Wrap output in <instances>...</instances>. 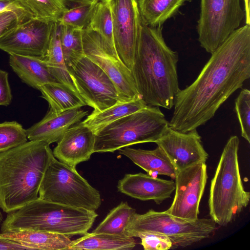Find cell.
Instances as JSON below:
<instances>
[{
    "mask_svg": "<svg viewBox=\"0 0 250 250\" xmlns=\"http://www.w3.org/2000/svg\"><path fill=\"white\" fill-rule=\"evenodd\" d=\"M250 78V25L235 30L211 54L196 80L175 96L169 126L196 129Z\"/></svg>",
    "mask_w": 250,
    "mask_h": 250,
    "instance_id": "obj_1",
    "label": "cell"
},
{
    "mask_svg": "<svg viewBox=\"0 0 250 250\" xmlns=\"http://www.w3.org/2000/svg\"><path fill=\"white\" fill-rule=\"evenodd\" d=\"M162 26L142 22L139 40L130 71L138 93L147 105L171 109L180 90L179 57L166 44Z\"/></svg>",
    "mask_w": 250,
    "mask_h": 250,
    "instance_id": "obj_2",
    "label": "cell"
},
{
    "mask_svg": "<svg viewBox=\"0 0 250 250\" xmlns=\"http://www.w3.org/2000/svg\"><path fill=\"white\" fill-rule=\"evenodd\" d=\"M50 145L29 141L0 153V208L8 213L39 198L47 168L54 157Z\"/></svg>",
    "mask_w": 250,
    "mask_h": 250,
    "instance_id": "obj_3",
    "label": "cell"
},
{
    "mask_svg": "<svg viewBox=\"0 0 250 250\" xmlns=\"http://www.w3.org/2000/svg\"><path fill=\"white\" fill-rule=\"evenodd\" d=\"M98 214L95 211L66 206L38 198L8 213L1 233L22 230L49 231L71 237L88 232Z\"/></svg>",
    "mask_w": 250,
    "mask_h": 250,
    "instance_id": "obj_4",
    "label": "cell"
},
{
    "mask_svg": "<svg viewBox=\"0 0 250 250\" xmlns=\"http://www.w3.org/2000/svg\"><path fill=\"white\" fill-rule=\"evenodd\" d=\"M239 139L231 136L222 152L210 186L208 208L211 218L220 226L232 223L249 205L238 160Z\"/></svg>",
    "mask_w": 250,
    "mask_h": 250,
    "instance_id": "obj_5",
    "label": "cell"
},
{
    "mask_svg": "<svg viewBox=\"0 0 250 250\" xmlns=\"http://www.w3.org/2000/svg\"><path fill=\"white\" fill-rule=\"evenodd\" d=\"M168 127L169 122L159 107L147 105L99 130L94 152H113L137 144L155 143Z\"/></svg>",
    "mask_w": 250,
    "mask_h": 250,
    "instance_id": "obj_6",
    "label": "cell"
},
{
    "mask_svg": "<svg viewBox=\"0 0 250 250\" xmlns=\"http://www.w3.org/2000/svg\"><path fill=\"white\" fill-rule=\"evenodd\" d=\"M39 198L79 208L96 211L101 205L99 191L76 168L54 157L42 180Z\"/></svg>",
    "mask_w": 250,
    "mask_h": 250,
    "instance_id": "obj_7",
    "label": "cell"
},
{
    "mask_svg": "<svg viewBox=\"0 0 250 250\" xmlns=\"http://www.w3.org/2000/svg\"><path fill=\"white\" fill-rule=\"evenodd\" d=\"M211 218H199L189 221L173 216L165 211L149 209L143 214L135 212L125 230L126 236L134 237L140 232H155L167 236L172 249L186 247L209 237L216 229Z\"/></svg>",
    "mask_w": 250,
    "mask_h": 250,
    "instance_id": "obj_8",
    "label": "cell"
},
{
    "mask_svg": "<svg viewBox=\"0 0 250 250\" xmlns=\"http://www.w3.org/2000/svg\"><path fill=\"white\" fill-rule=\"evenodd\" d=\"M245 16L240 0H201L198 41L211 54L237 29Z\"/></svg>",
    "mask_w": 250,
    "mask_h": 250,
    "instance_id": "obj_9",
    "label": "cell"
},
{
    "mask_svg": "<svg viewBox=\"0 0 250 250\" xmlns=\"http://www.w3.org/2000/svg\"><path fill=\"white\" fill-rule=\"evenodd\" d=\"M73 83L86 105L101 111L121 102L114 83L104 71L85 56L68 68Z\"/></svg>",
    "mask_w": 250,
    "mask_h": 250,
    "instance_id": "obj_10",
    "label": "cell"
},
{
    "mask_svg": "<svg viewBox=\"0 0 250 250\" xmlns=\"http://www.w3.org/2000/svg\"><path fill=\"white\" fill-rule=\"evenodd\" d=\"M82 37L84 56L100 66L111 79L118 92L120 102H126L141 98L130 70L101 36L86 28L83 30Z\"/></svg>",
    "mask_w": 250,
    "mask_h": 250,
    "instance_id": "obj_11",
    "label": "cell"
},
{
    "mask_svg": "<svg viewBox=\"0 0 250 250\" xmlns=\"http://www.w3.org/2000/svg\"><path fill=\"white\" fill-rule=\"evenodd\" d=\"M174 179V197L165 211L186 220H196L208 179L206 163H199L178 171Z\"/></svg>",
    "mask_w": 250,
    "mask_h": 250,
    "instance_id": "obj_12",
    "label": "cell"
},
{
    "mask_svg": "<svg viewBox=\"0 0 250 250\" xmlns=\"http://www.w3.org/2000/svg\"><path fill=\"white\" fill-rule=\"evenodd\" d=\"M113 36L119 58L130 70L142 20L138 0H111Z\"/></svg>",
    "mask_w": 250,
    "mask_h": 250,
    "instance_id": "obj_13",
    "label": "cell"
},
{
    "mask_svg": "<svg viewBox=\"0 0 250 250\" xmlns=\"http://www.w3.org/2000/svg\"><path fill=\"white\" fill-rule=\"evenodd\" d=\"M53 21L34 17L0 38V49L9 54L43 57Z\"/></svg>",
    "mask_w": 250,
    "mask_h": 250,
    "instance_id": "obj_14",
    "label": "cell"
},
{
    "mask_svg": "<svg viewBox=\"0 0 250 250\" xmlns=\"http://www.w3.org/2000/svg\"><path fill=\"white\" fill-rule=\"evenodd\" d=\"M155 143L163 149L178 171L206 163L208 157L196 129L183 132L169 126Z\"/></svg>",
    "mask_w": 250,
    "mask_h": 250,
    "instance_id": "obj_15",
    "label": "cell"
},
{
    "mask_svg": "<svg viewBox=\"0 0 250 250\" xmlns=\"http://www.w3.org/2000/svg\"><path fill=\"white\" fill-rule=\"evenodd\" d=\"M95 136V133L80 122L63 133L53 150V155L59 161L76 168L94 153Z\"/></svg>",
    "mask_w": 250,
    "mask_h": 250,
    "instance_id": "obj_16",
    "label": "cell"
},
{
    "mask_svg": "<svg viewBox=\"0 0 250 250\" xmlns=\"http://www.w3.org/2000/svg\"><path fill=\"white\" fill-rule=\"evenodd\" d=\"M175 188V182L148 174H125L118 181L119 191L141 201H154L160 204L171 197Z\"/></svg>",
    "mask_w": 250,
    "mask_h": 250,
    "instance_id": "obj_17",
    "label": "cell"
},
{
    "mask_svg": "<svg viewBox=\"0 0 250 250\" xmlns=\"http://www.w3.org/2000/svg\"><path fill=\"white\" fill-rule=\"evenodd\" d=\"M88 114V111L80 108L59 113L49 110L41 121L26 129L27 139L29 141H42L49 145L57 142L70 127Z\"/></svg>",
    "mask_w": 250,
    "mask_h": 250,
    "instance_id": "obj_18",
    "label": "cell"
},
{
    "mask_svg": "<svg viewBox=\"0 0 250 250\" xmlns=\"http://www.w3.org/2000/svg\"><path fill=\"white\" fill-rule=\"evenodd\" d=\"M118 150L119 154L128 158L150 175H163L172 179L175 178L177 170L165 152L158 146L153 150L126 146Z\"/></svg>",
    "mask_w": 250,
    "mask_h": 250,
    "instance_id": "obj_19",
    "label": "cell"
},
{
    "mask_svg": "<svg viewBox=\"0 0 250 250\" xmlns=\"http://www.w3.org/2000/svg\"><path fill=\"white\" fill-rule=\"evenodd\" d=\"M9 64L22 82L38 90L47 83H60L49 71L43 57L9 54Z\"/></svg>",
    "mask_w": 250,
    "mask_h": 250,
    "instance_id": "obj_20",
    "label": "cell"
},
{
    "mask_svg": "<svg viewBox=\"0 0 250 250\" xmlns=\"http://www.w3.org/2000/svg\"><path fill=\"white\" fill-rule=\"evenodd\" d=\"M1 233L30 250H67L72 242L70 237L65 235L42 230H22Z\"/></svg>",
    "mask_w": 250,
    "mask_h": 250,
    "instance_id": "obj_21",
    "label": "cell"
},
{
    "mask_svg": "<svg viewBox=\"0 0 250 250\" xmlns=\"http://www.w3.org/2000/svg\"><path fill=\"white\" fill-rule=\"evenodd\" d=\"M136 245L133 237L105 233H88L72 240L67 250H129Z\"/></svg>",
    "mask_w": 250,
    "mask_h": 250,
    "instance_id": "obj_22",
    "label": "cell"
},
{
    "mask_svg": "<svg viewBox=\"0 0 250 250\" xmlns=\"http://www.w3.org/2000/svg\"><path fill=\"white\" fill-rule=\"evenodd\" d=\"M42 97L49 104L51 111L59 113L86 105L79 94L61 83H47L39 87Z\"/></svg>",
    "mask_w": 250,
    "mask_h": 250,
    "instance_id": "obj_23",
    "label": "cell"
},
{
    "mask_svg": "<svg viewBox=\"0 0 250 250\" xmlns=\"http://www.w3.org/2000/svg\"><path fill=\"white\" fill-rule=\"evenodd\" d=\"M61 27L59 22H54L47 51L43 58L49 71L57 80L77 92L69 74L62 54Z\"/></svg>",
    "mask_w": 250,
    "mask_h": 250,
    "instance_id": "obj_24",
    "label": "cell"
},
{
    "mask_svg": "<svg viewBox=\"0 0 250 250\" xmlns=\"http://www.w3.org/2000/svg\"><path fill=\"white\" fill-rule=\"evenodd\" d=\"M147 106L141 98L126 102H118L101 111L93 110L83 123L95 134L100 129L124 116L140 110Z\"/></svg>",
    "mask_w": 250,
    "mask_h": 250,
    "instance_id": "obj_25",
    "label": "cell"
},
{
    "mask_svg": "<svg viewBox=\"0 0 250 250\" xmlns=\"http://www.w3.org/2000/svg\"><path fill=\"white\" fill-rule=\"evenodd\" d=\"M188 0H138L142 21L150 27L162 26Z\"/></svg>",
    "mask_w": 250,
    "mask_h": 250,
    "instance_id": "obj_26",
    "label": "cell"
},
{
    "mask_svg": "<svg viewBox=\"0 0 250 250\" xmlns=\"http://www.w3.org/2000/svg\"><path fill=\"white\" fill-rule=\"evenodd\" d=\"M62 0L65 11L58 22L82 30L88 27L99 0Z\"/></svg>",
    "mask_w": 250,
    "mask_h": 250,
    "instance_id": "obj_27",
    "label": "cell"
},
{
    "mask_svg": "<svg viewBox=\"0 0 250 250\" xmlns=\"http://www.w3.org/2000/svg\"><path fill=\"white\" fill-rule=\"evenodd\" d=\"M135 212V209L126 202H122L109 212L92 232L125 235V229Z\"/></svg>",
    "mask_w": 250,
    "mask_h": 250,
    "instance_id": "obj_28",
    "label": "cell"
},
{
    "mask_svg": "<svg viewBox=\"0 0 250 250\" xmlns=\"http://www.w3.org/2000/svg\"><path fill=\"white\" fill-rule=\"evenodd\" d=\"M87 28L98 33L111 50L117 53L113 36L111 0H99Z\"/></svg>",
    "mask_w": 250,
    "mask_h": 250,
    "instance_id": "obj_29",
    "label": "cell"
},
{
    "mask_svg": "<svg viewBox=\"0 0 250 250\" xmlns=\"http://www.w3.org/2000/svg\"><path fill=\"white\" fill-rule=\"evenodd\" d=\"M61 42L67 69L84 56L83 44V30L61 25Z\"/></svg>",
    "mask_w": 250,
    "mask_h": 250,
    "instance_id": "obj_30",
    "label": "cell"
},
{
    "mask_svg": "<svg viewBox=\"0 0 250 250\" xmlns=\"http://www.w3.org/2000/svg\"><path fill=\"white\" fill-rule=\"evenodd\" d=\"M28 140L26 129L16 122H5L0 124V153L4 152Z\"/></svg>",
    "mask_w": 250,
    "mask_h": 250,
    "instance_id": "obj_31",
    "label": "cell"
},
{
    "mask_svg": "<svg viewBox=\"0 0 250 250\" xmlns=\"http://www.w3.org/2000/svg\"><path fill=\"white\" fill-rule=\"evenodd\" d=\"M36 18L58 22L65 8L62 0H25Z\"/></svg>",
    "mask_w": 250,
    "mask_h": 250,
    "instance_id": "obj_32",
    "label": "cell"
},
{
    "mask_svg": "<svg viewBox=\"0 0 250 250\" xmlns=\"http://www.w3.org/2000/svg\"><path fill=\"white\" fill-rule=\"evenodd\" d=\"M235 109L239 120L241 136L250 143V91L244 88L235 102Z\"/></svg>",
    "mask_w": 250,
    "mask_h": 250,
    "instance_id": "obj_33",
    "label": "cell"
},
{
    "mask_svg": "<svg viewBox=\"0 0 250 250\" xmlns=\"http://www.w3.org/2000/svg\"><path fill=\"white\" fill-rule=\"evenodd\" d=\"M36 17L29 12L6 11L0 13V38L19 25Z\"/></svg>",
    "mask_w": 250,
    "mask_h": 250,
    "instance_id": "obj_34",
    "label": "cell"
},
{
    "mask_svg": "<svg viewBox=\"0 0 250 250\" xmlns=\"http://www.w3.org/2000/svg\"><path fill=\"white\" fill-rule=\"evenodd\" d=\"M134 237H139L145 250H167L172 249V244L166 235L155 232H138Z\"/></svg>",
    "mask_w": 250,
    "mask_h": 250,
    "instance_id": "obj_35",
    "label": "cell"
},
{
    "mask_svg": "<svg viewBox=\"0 0 250 250\" xmlns=\"http://www.w3.org/2000/svg\"><path fill=\"white\" fill-rule=\"evenodd\" d=\"M12 96L8 82V74L0 69V105L7 106L11 103Z\"/></svg>",
    "mask_w": 250,
    "mask_h": 250,
    "instance_id": "obj_36",
    "label": "cell"
},
{
    "mask_svg": "<svg viewBox=\"0 0 250 250\" xmlns=\"http://www.w3.org/2000/svg\"><path fill=\"white\" fill-rule=\"evenodd\" d=\"M6 11L26 12L33 14L24 0H0V13Z\"/></svg>",
    "mask_w": 250,
    "mask_h": 250,
    "instance_id": "obj_37",
    "label": "cell"
},
{
    "mask_svg": "<svg viewBox=\"0 0 250 250\" xmlns=\"http://www.w3.org/2000/svg\"><path fill=\"white\" fill-rule=\"evenodd\" d=\"M28 250L26 247L15 242L14 241L9 240L3 237L1 233H0V250Z\"/></svg>",
    "mask_w": 250,
    "mask_h": 250,
    "instance_id": "obj_38",
    "label": "cell"
},
{
    "mask_svg": "<svg viewBox=\"0 0 250 250\" xmlns=\"http://www.w3.org/2000/svg\"><path fill=\"white\" fill-rule=\"evenodd\" d=\"M246 24L250 25V0H244Z\"/></svg>",
    "mask_w": 250,
    "mask_h": 250,
    "instance_id": "obj_39",
    "label": "cell"
},
{
    "mask_svg": "<svg viewBox=\"0 0 250 250\" xmlns=\"http://www.w3.org/2000/svg\"><path fill=\"white\" fill-rule=\"evenodd\" d=\"M3 216H2V213L0 211V225L1 224V223H2V222L3 221Z\"/></svg>",
    "mask_w": 250,
    "mask_h": 250,
    "instance_id": "obj_40",
    "label": "cell"
},
{
    "mask_svg": "<svg viewBox=\"0 0 250 250\" xmlns=\"http://www.w3.org/2000/svg\"></svg>",
    "mask_w": 250,
    "mask_h": 250,
    "instance_id": "obj_41",
    "label": "cell"
},
{
    "mask_svg": "<svg viewBox=\"0 0 250 250\" xmlns=\"http://www.w3.org/2000/svg\"></svg>",
    "mask_w": 250,
    "mask_h": 250,
    "instance_id": "obj_42",
    "label": "cell"
}]
</instances>
